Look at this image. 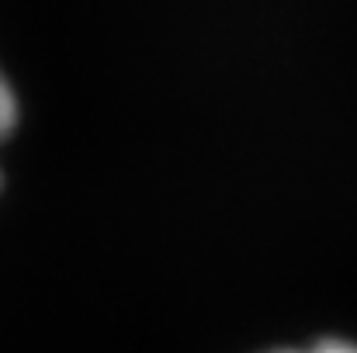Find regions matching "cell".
<instances>
[{
    "mask_svg": "<svg viewBox=\"0 0 357 353\" xmlns=\"http://www.w3.org/2000/svg\"><path fill=\"white\" fill-rule=\"evenodd\" d=\"M305 353H357V343H344V340H323V343H316L312 350Z\"/></svg>",
    "mask_w": 357,
    "mask_h": 353,
    "instance_id": "obj_2",
    "label": "cell"
},
{
    "mask_svg": "<svg viewBox=\"0 0 357 353\" xmlns=\"http://www.w3.org/2000/svg\"><path fill=\"white\" fill-rule=\"evenodd\" d=\"M14 121H17V97H14L7 77L0 73V139L14 128Z\"/></svg>",
    "mask_w": 357,
    "mask_h": 353,
    "instance_id": "obj_1",
    "label": "cell"
},
{
    "mask_svg": "<svg viewBox=\"0 0 357 353\" xmlns=\"http://www.w3.org/2000/svg\"><path fill=\"white\" fill-rule=\"evenodd\" d=\"M278 353H295V350H278Z\"/></svg>",
    "mask_w": 357,
    "mask_h": 353,
    "instance_id": "obj_3",
    "label": "cell"
}]
</instances>
